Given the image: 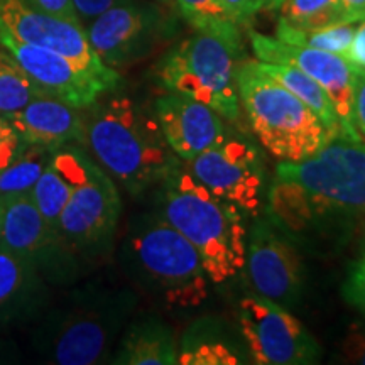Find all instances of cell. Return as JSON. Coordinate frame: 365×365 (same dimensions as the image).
Instances as JSON below:
<instances>
[{
	"label": "cell",
	"instance_id": "obj_1",
	"mask_svg": "<svg viewBox=\"0 0 365 365\" xmlns=\"http://www.w3.org/2000/svg\"><path fill=\"white\" fill-rule=\"evenodd\" d=\"M274 222L301 230L314 218L365 215V140L335 137L303 161H281L267 193Z\"/></svg>",
	"mask_w": 365,
	"mask_h": 365
},
{
	"label": "cell",
	"instance_id": "obj_2",
	"mask_svg": "<svg viewBox=\"0 0 365 365\" xmlns=\"http://www.w3.org/2000/svg\"><path fill=\"white\" fill-rule=\"evenodd\" d=\"M105 95L85 108L81 144L113 181L139 196L158 186L182 161L164 139L153 103L145 105L129 95Z\"/></svg>",
	"mask_w": 365,
	"mask_h": 365
},
{
	"label": "cell",
	"instance_id": "obj_3",
	"mask_svg": "<svg viewBox=\"0 0 365 365\" xmlns=\"http://www.w3.org/2000/svg\"><path fill=\"white\" fill-rule=\"evenodd\" d=\"M137 296L124 287L86 284L39 314L33 346L39 357L58 365H95L112 350L129 325Z\"/></svg>",
	"mask_w": 365,
	"mask_h": 365
},
{
	"label": "cell",
	"instance_id": "obj_4",
	"mask_svg": "<svg viewBox=\"0 0 365 365\" xmlns=\"http://www.w3.org/2000/svg\"><path fill=\"white\" fill-rule=\"evenodd\" d=\"M158 186L156 215L193 244L212 284L237 277L247 255L245 217L210 193L182 163Z\"/></svg>",
	"mask_w": 365,
	"mask_h": 365
},
{
	"label": "cell",
	"instance_id": "obj_5",
	"mask_svg": "<svg viewBox=\"0 0 365 365\" xmlns=\"http://www.w3.org/2000/svg\"><path fill=\"white\" fill-rule=\"evenodd\" d=\"M124 264L139 286L171 309L202 307L210 281L202 255L175 227L156 215H140L130 223L124 242Z\"/></svg>",
	"mask_w": 365,
	"mask_h": 365
},
{
	"label": "cell",
	"instance_id": "obj_6",
	"mask_svg": "<svg viewBox=\"0 0 365 365\" xmlns=\"http://www.w3.org/2000/svg\"><path fill=\"white\" fill-rule=\"evenodd\" d=\"M240 53V31L232 21L195 29L158 63L154 76L166 91L198 100L237 124L242 115L235 81Z\"/></svg>",
	"mask_w": 365,
	"mask_h": 365
},
{
	"label": "cell",
	"instance_id": "obj_7",
	"mask_svg": "<svg viewBox=\"0 0 365 365\" xmlns=\"http://www.w3.org/2000/svg\"><path fill=\"white\" fill-rule=\"evenodd\" d=\"M237 93L264 149L279 161L312 158L330 135L307 103L266 75L257 61H242L235 71Z\"/></svg>",
	"mask_w": 365,
	"mask_h": 365
},
{
	"label": "cell",
	"instance_id": "obj_8",
	"mask_svg": "<svg viewBox=\"0 0 365 365\" xmlns=\"http://www.w3.org/2000/svg\"><path fill=\"white\" fill-rule=\"evenodd\" d=\"M73 176V191L58 222V232L76 259H95L110 247L122 213L117 182L76 145H63Z\"/></svg>",
	"mask_w": 365,
	"mask_h": 365
},
{
	"label": "cell",
	"instance_id": "obj_9",
	"mask_svg": "<svg viewBox=\"0 0 365 365\" xmlns=\"http://www.w3.org/2000/svg\"><path fill=\"white\" fill-rule=\"evenodd\" d=\"M182 166L210 193L234 205L244 217H257L264 208L266 164L257 145L245 137L228 130L220 144L182 163Z\"/></svg>",
	"mask_w": 365,
	"mask_h": 365
},
{
	"label": "cell",
	"instance_id": "obj_10",
	"mask_svg": "<svg viewBox=\"0 0 365 365\" xmlns=\"http://www.w3.org/2000/svg\"><path fill=\"white\" fill-rule=\"evenodd\" d=\"M237 317L254 364L308 365L319 360L317 339L281 304L252 293L239 301Z\"/></svg>",
	"mask_w": 365,
	"mask_h": 365
},
{
	"label": "cell",
	"instance_id": "obj_11",
	"mask_svg": "<svg viewBox=\"0 0 365 365\" xmlns=\"http://www.w3.org/2000/svg\"><path fill=\"white\" fill-rule=\"evenodd\" d=\"M0 26L26 44L49 49L88 73L108 90H115L120 76L97 56L83 26L49 16L26 0H0Z\"/></svg>",
	"mask_w": 365,
	"mask_h": 365
},
{
	"label": "cell",
	"instance_id": "obj_12",
	"mask_svg": "<svg viewBox=\"0 0 365 365\" xmlns=\"http://www.w3.org/2000/svg\"><path fill=\"white\" fill-rule=\"evenodd\" d=\"M0 247L34 267L46 282H70L80 261L66 247L56 228L41 217L29 195L4 203Z\"/></svg>",
	"mask_w": 365,
	"mask_h": 365
},
{
	"label": "cell",
	"instance_id": "obj_13",
	"mask_svg": "<svg viewBox=\"0 0 365 365\" xmlns=\"http://www.w3.org/2000/svg\"><path fill=\"white\" fill-rule=\"evenodd\" d=\"M249 39L259 61L289 65L312 76L330 97L340 118L344 137L362 139L354 124V85L359 71L357 66L339 54L284 43L252 29L249 31Z\"/></svg>",
	"mask_w": 365,
	"mask_h": 365
},
{
	"label": "cell",
	"instance_id": "obj_14",
	"mask_svg": "<svg viewBox=\"0 0 365 365\" xmlns=\"http://www.w3.org/2000/svg\"><path fill=\"white\" fill-rule=\"evenodd\" d=\"M244 269L254 293L287 309L299 303L304 284L303 259L272 218H261L249 230Z\"/></svg>",
	"mask_w": 365,
	"mask_h": 365
},
{
	"label": "cell",
	"instance_id": "obj_15",
	"mask_svg": "<svg viewBox=\"0 0 365 365\" xmlns=\"http://www.w3.org/2000/svg\"><path fill=\"white\" fill-rule=\"evenodd\" d=\"M0 44L49 97L61 100L71 107L85 110L110 91L88 73L73 65L70 59L39 46L22 43L2 26Z\"/></svg>",
	"mask_w": 365,
	"mask_h": 365
},
{
	"label": "cell",
	"instance_id": "obj_16",
	"mask_svg": "<svg viewBox=\"0 0 365 365\" xmlns=\"http://www.w3.org/2000/svg\"><path fill=\"white\" fill-rule=\"evenodd\" d=\"M153 110L168 145L182 163L220 144L228 132L227 120L213 108L181 93L161 95Z\"/></svg>",
	"mask_w": 365,
	"mask_h": 365
},
{
	"label": "cell",
	"instance_id": "obj_17",
	"mask_svg": "<svg viewBox=\"0 0 365 365\" xmlns=\"http://www.w3.org/2000/svg\"><path fill=\"white\" fill-rule=\"evenodd\" d=\"M154 16L132 4H120L100 14L86 27V38L97 56L112 70L125 66L148 46Z\"/></svg>",
	"mask_w": 365,
	"mask_h": 365
},
{
	"label": "cell",
	"instance_id": "obj_18",
	"mask_svg": "<svg viewBox=\"0 0 365 365\" xmlns=\"http://www.w3.org/2000/svg\"><path fill=\"white\" fill-rule=\"evenodd\" d=\"M6 118L22 143L58 149L71 143H83L85 110L53 97L31 100Z\"/></svg>",
	"mask_w": 365,
	"mask_h": 365
},
{
	"label": "cell",
	"instance_id": "obj_19",
	"mask_svg": "<svg viewBox=\"0 0 365 365\" xmlns=\"http://www.w3.org/2000/svg\"><path fill=\"white\" fill-rule=\"evenodd\" d=\"M46 284L34 267L0 247V327L38 318L48 299Z\"/></svg>",
	"mask_w": 365,
	"mask_h": 365
},
{
	"label": "cell",
	"instance_id": "obj_20",
	"mask_svg": "<svg viewBox=\"0 0 365 365\" xmlns=\"http://www.w3.org/2000/svg\"><path fill=\"white\" fill-rule=\"evenodd\" d=\"M178 345L173 331L159 318L144 317L129 323L117 341L112 364L122 365H175Z\"/></svg>",
	"mask_w": 365,
	"mask_h": 365
},
{
	"label": "cell",
	"instance_id": "obj_21",
	"mask_svg": "<svg viewBox=\"0 0 365 365\" xmlns=\"http://www.w3.org/2000/svg\"><path fill=\"white\" fill-rule=\"evenodd\" d=\"M257 65L266 75L279 81L284 88L289 90L291 93L296 95L301 102L307 103L317 113L319 120L325 125L330 140L335 139V137H344L340 118L336 115V110L333 107L330 97L312 76H308L307 73L289 65H274V63H262L259 59Z\"/></svg>",
	"mask_w": 365,
	"mask_h": 365
},
{
	"label": "cell",
	"instance_id": "obj_22",
	"mask_svg": "<svg viewBox=\"0 0 365 365\" xmlns=\"http://www.w3.org/2000/svg\"><path fill=\"white\" fill-rule=\"evenodd\" d=\"M178 364L181 365H239L244 364L237 346L220 327L210 322L196 323L181 340Z\"/></svg>",
	"mask_w": 365,
	"mask_h": 365
},
{
	"label": "cell",
	"instance_id": "obj_23",
	"mask_svg": "<svg viewBox=\"0 0 365 365\" xmlns=\"http://www.w3.org/2000/svg\"><path fill=\"white\" fill-rule=\"evenodd\" d=\"M73 191V176L63 148L53 150L48 166L29 191L31 202L41 217L58 230V222Z\"/></svg>",
	"mask_w": 365,
	"mask_h": 365
},
{
	"label": "cell",
	"instance_id": "obj_24",
	"mask_svg": "<svg viewBox=\"0 0 365 365\" xmlns=\"http://www.w3.org/2000/svg\"><path fill=\"white\" fill-rule=\"evenodd\" d=\"M53 156V149L22 143L19 153L0 173V202L29 195Z\"/></svg>",
	"mask_w": 365,
	"mask_h": 365
},
{
	"label": "cell",
	"instance_id": "obj_25",
	"mask_svg": "<svg viewBox=\"0 0 365 365\" xmlns=\"http://www.w3.org/2000/svg\"><path fill=\"white\" fill-rule=\"evenodd\" d=\"M357 24L359 22H340V24L318 27V29H299V27L277 21L276 38L284 43L322 49V51L345 58L350 44H352Z\"/></svg>",
	"mask_w": 365,
	"mask_h": 365
},
{
	"label": "cell",
	"instance_id": "obj_26",
	"mask_svg": "<svg viewBox=\"0 0 365 365\" xmlns=\"http://www.w3.org/2000/svg\"><path fill=\"white\" fill-rule=\"evenodd\" d=\"M49 97L6 49H0V113L7 115L24 107L31 100Z\"/></svg>",
	"mask_w": 365,
	"mask_h": 365
},
{
	"label": "cell",
	"instance_id": "obj_27",
	"mask_svg": "<svg viewBox=\"0 0 365 365\" xmlns=\"http://www.w3.org/2000/svg\"><path fill=\"white\" fill-rule=\"evenodd\" d=\"M279 21L299 29H318L340 22H352L340 0H284Z\"/></svg>",
	"mask_w": 365,
	"mask_h": 365
},
{
	"label": "cell",
	"instance_id": "obj_28",
	"mask_svg": "<svg viewBox=\"0 0 365 365\" xmlns=\"http://www.w3.org/2000/svg\"><path fill=\"white\" fill-rule=\"evenodd\" d=\"M176 6L195 29H205L230 21L220 0H176Z\"/></svg>",
	"mask_w": 365,
	"mask_h": 365
},
{
	"label": "cell",
	"instance_id": "obj_29",
	"mask_svg": "<svg viewBox=\"0 0 365 365\" xmlns=\"http://www.w3.org/2000/svg\"><path fill=\"white\" fill-rule=\"evenodd\" d=\"M341 291H344V298L365 314V255L350 269Z\"/></svg>",
	"mask_w": 365,
	"mask_h": 365
},
{
	"label": "cell",
	"instance_id": "obj_30",
	"mask_svg": "<svg viewBox=\"0 0 365 365\" xmlns=\"http://www.w3.org/2000/svg\"><path fill=\"white\" fill-rule=\"evenodd\" d=\"M21 145L22 140L19 139V135L16 134L12 125L9 124L6 115L0 113V173L6 170L12 159L16 158Z\"/></svg>",
	"mask_w": 365,
	"mask_h": 365
},
{
	"label": "cell",
	"instance_id": "obj_31",
	"mask_svg": "<svg viewBox=\"0 0 365 365\" xmlns=\"http://www.w3.org/2000/svg\"><path fill=\"white\" fill-rule=\"evenodd\" d=\"M26 2L41 12L49 14V16L81 24L76 9L73 6V0H26Z\"/></svg>",
	"mask_w": 365,
	"mask_h": 365
},
{
	"label": "cell",
	"instance_id": "obj_32",
	"mask_svg": "<svg viewBox=\"0 0 365 365\" xmlns=\"http://www.w3.org/2000/svg\"><path fill=\"white\" fill-rule=\"evenodd\" d=\"M227 17L234 24H245L255 12H259V0H220Z\"/></svg>",
	"mask_w": 365,
	"mask_h": 365
},
{
	"label": "cell",
	"instance_id": "obj_33",
	"mask_svg": "<svg viewBox=\"0 0 365 365\" xmlns=\"http://www.w3.org/2000/svg\"><path fill=\"white\" fill-rule=\"evenodd\" d=\"M354 124L365 140V70L357 71L354 85Z\"/></svg>",
	"mask_w": 365,
	"mask_h": 365
},
{
	"label": "cell",
	"instance_id": "obj_34",
	"mask_svg": "<svg viewBox=\"0 0 365 365\" xmlns=\"http://www.w3.org/2000/svg\"><path fill=\"white\" fill-rule=\"evenodd\" d=\"M346 362L365 364V330H352L340 345Z\"/></svg>",
	"mask_w": 365,
	"mask_h": 365
},
{
	"label": "cell",
	"instance_id": "obj_35",
	"mask_svg": "<svg viewBox=\"0 0 365 365\" xmlns=\"http://www.w3.org/2000/svg\"><path fill=\"white\" fill-rule=\"evenodd\" d=\"M118 0H73V6L76 9L81 24L83 22H90L98 17L100 14L115 6Z\"/></svg>",
	"mask_w": 365,
	"mask_h": 365
},
{
	"label": "cell",
	"instance_id": "obj_36",
	"mask_svg": "<svg viewBox=\"0 0 365 365\" xmlns=\"http://www.w3.org/2000/svg\"><path fill=\"white\" fill-rule=\"evenodd\" d=\"M345 59L352 63L354 66L360 68V70H365V19L357 24L352 44H350L349 51H346Z\"/></svg>",
	"mask_w": 365,
	"mask_h": 365
},
{
	"label": "cell",
	"instance_id": "obj_37",
	"mask_svg": "<svg viewBox=\"0 0 365 365\" xmlns=\"http://www.w3.org/2000/svg\"><path fill=\"white\" fill-rule=\"evenodd\" d=\"M346 16L352 22H360L365 19V0H340Z\"/></svg>",
	"mask_w": 365,
	"mask_h": 365
},
{
	"label": "cell",
	"instance_id": "obj_38",
	"mask_svg": "<svg viewBox=\"0 0 365 365\" xmlns=\"http://www.w3.org/2000/svg\"><path fill=\"white\" fill-rule=\"evenodd\" d=\"M284 0H259V11H277Z\"/></svg>",
	"mask_w": 365,
	"mask_h": 365
},
{
	"label": "cell",
	"instance_id": "obj_39",
	"mask_svg": "<svg viewBox=\"0 0 365 365\" xmlns=\"http://www.w3.org/2000/svg\"><path fill=\"white\" fill-rule=\"evenodd\" d=\"M4 208H6V205L0 202V234H2V223H4Z\"/></svg>",
	"mask_w": 365,
	"mask_h": 365
},
{
	"label": "cell",
	"instance_id": "obj_40",
	"mask_svg": "<svg viewBox=\"0 0 365 365\" xmlns=\"http://www.w3.org/2000/svg\"><path fill=\"white\" fill-rule=\"evenodd\" d=\"M364 255H365V244H364Z\"/></svg>",
	"mask_w": 365,
	"mask_h": 365
},
{
	"label": "cell",
	"instance_id": "obj_41",
	"mask_svg": "<svg viewBox=\"0 0 365 365\" xmlns=\"http://www.w3.org/2000/svg\"><path fill=\"white\" fill-rule=\"evenodd\" d=\"M0 357H4V355H2V354H0ZM0 360H2V359H0Z\"/></svg>",
	"mask_w": 365,
	"mask_h": 365
}]
</instances>
